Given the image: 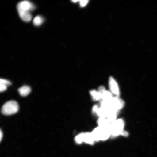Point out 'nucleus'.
Returning <instances> with one entry per match:
<instances>
[{
	"instance_id": "15",
	"label": "nucleus",
	"mask_w": 157,
	"mask_h": 157,
	"mask_svg": "<svg viewBox=\"0 0 157 157\" xmlns=\"http://www.w3.org/2000/svg\"><path fill=\"white\" fill-rule=\"evenodd\" d=\"M80 5L81 7H84L87 4L88 1H80Z\"/></svg>"
},
{
	"instance_id": "10",
	"label": "nucleus",
	"mask_w": 157,
	"mask_h": 157,
	"mask_svg": "<svg viewBox=\"0 0 157 157\" xmlns=\"http://www.w3.org/2000/svg\"><path fill=\"white\" fill-rule=\"evenodd\" d=\"M19 93L21 96L25 97L28 95L31 91L30 87L28 86H24L20 88L18 90Z\"/></svg>"
},
{
	"instance_id": "9",
	"label": "nucleus",
	"mask_w": 157,
	"mask_h": 157,
	"mask_svg": "<svg viewBox=\"0 0 157 157\" xmlns=\"http://www.w3.org/2000/svg\"><path fill=\"white\" fill-rule=\"evenodd\" d=\"M98 126L110 128L112 123L108 120L107 118L99 117L97 121Z\"/></svg>"
},
{
	"instance_id": "12",
	"label": "nucleus",
	"mask_w": 157,
	"mask_h": 157,
	"mask_svg": "<svg viewBox=\"0 0 157 157\" xmlns=\"http://www.w3.org/2000/svg\"><path fill=\"white\" fill-rule=\"evenodd\" d=\"M90 94L94 101H100L101 98V94L99 91L92 90L90 91Z\"/></svg>"
},
{
	"instance_id": "3",
	"label": "nucleus",
	"mask_w": 157,
	"mask_h": 157,
	"mask_svg": "<svg viewBox=\"0 0 157 157\" xmlns=\"http://www.w3.org/2000/svg\"><path fill=\"white\" fill-rule=\"evenodd\" d=\"M19 110V105L16 101H13L7 102L3 106L1 112L5 115H10L16 113Z\"/></svg>"
},
{
	"instance_id": "17",
	"label": "nucleus",
	"mask_w": 157,
	"mask_h": 157,
	"mask_svg": "<svg viewBox=\"0 0 157 157\" xmlns=\"http://www.w3.org/2000/svg\"><path fill=\"white\" fill-rule=\"evenodd\" d=\"M3 136V133L2 132L1 130V133H0V139H1V140H2V138Z\"/></svg>"
},
{
	"instance_id": "8",
	"label": "nucleus",
	"mask_w": 157,
	"mask_h": 157,
	"mask_svg": "<svg viewBox=\"0 0 157 157\" xmlns=\"http://www.w3.org/2000/svg\"><path fill=\"white\" fill-rule=\"evenodd\" d=\"M20 17L25 22H28L32 19V15L29 12L25 11L19 9H17Z\"/></svg>"
},
{
	"instance_id": "11",
	"label": "nucleus",
	"mask_w": 157,
	"mask_h": 157,
	"mask_svg": "<svg viewBox=\"0 0 157 157\" xmlns=\"http://www.w3.org/2000/svg\"><path fill=\"white\" fill-rule=\"evenodd\" d=\"M101 94V100H103V101H109L113 97V94L111 93V92L106 90Z\"/></svg>"
},
{
	"instance_id": "6",
	"label": "nucleus",
	"mask_w": 157,
	"mask_h": 157,
	"mask_svg": "<svg viewBox=\"0 0 157 157\" xmlns=\"http://www.w3.org/2000/svg\"><path fill=\"white\" fill-rule=\"evenodd\" d=\"M109 86L111 93L113 94L115 97H119L120 95L119 88L117 82L115 78L110 77L109 79Z\"/></svg>"
},
{
	"instance_id": "7",
	"label": "nucleus",
	"mask_w": 157,
	"mask_h": 157,
	"mask_svg": "<svg viewBox=\"0 0 157 157\" xmlns=\"http://www.w3.org/2000/svg\"><path fill=\"white\" fill-rule=\"evenodd\" d=\"M17 9L30 12L35 9V7L34 5L30 2L25 1H21L18 3Z\"/></svg>"
},
{
	"instance_id": "16",
	"label": "nucleus",
	"mask_w": 157,
	"mask_h": 157,
	"mask_svg": "<svg viewBox=\"0 0 157 157\" xmlns=\"http://www.w3.org/2000/svg\"><path fill=\"white\" fill-rule=\"evenodd\" d=\"M7 86L3 84H0V91L1 92H3L5 91L7 89Z\"/></svg>"
},
{
	"instance_id": "2",
	"label": "nucleus",
	"mask_w": 157,
	"mask_h": 157,
	"mask_svg": "<svg viewBox=\"0 0 157 157\" xmlns=\"http://www.w3.org/2000/svg\"><path fill=\"white\" fill-rule=\"evenodd\" d=\"M125 125L124 121L123 119H117L112 123L109 130L110 132L111 136L114 137L122 135V133L124 131Z\"/></svg>"
},
{
	"instance_id": "4",
	"label": "nucleus",
	"mask_w": 157,
	"mask_h": 157,
	"mask_svg": "<svg viewBox=\"0 0 157 157\" xmlns=\"http://www.w3.org/2000/svg\"><path fill=\"white\" fill-rule=\"evenodd\" d=\"M76 142L78 144H81L83 142L87 144L93 145L95 142L91 133H82L75 137Z\"/></svg>"
},
{
	"instance_id": "13",
	"label": "nucleus",
	"mask_w": 157,
	"mask_h": 157,
	"mask_svg": "<svg viewBox=\"0 0 157 157\" xmlns=\"http://www.w3.org/2000/svg\"><path fill=\"white\" fill-rule=\"evenodd\" d=\"M44 21V19L40 16H37L33 20V24L36 26H39L42 24Z\"/></svg>"
},
{
	"instance_id": "14",
	"label": "nucleus",
	"mask_w": 157,
	"mask_h": 157,
	"mask_svg": "<svg viewBox=\"0 0 157 157\" xmlns=\"http://www.w3.org/2000/svg\"><path fill=\"white\" fill-rule=\"evenodd\" d=\"M0 84H3V85L8 86L10 85L11 83L9 80L1 78L0 80Z\"/></svg>"
},
{
	"instance_id": "1",
	"label": "nucleus",
	"mask_w": 157,
	"mask_h": 157,
	"mask_svg": "<svg viewBox=\"0 0 157 157\" xmlns=\"http://www.w3.org/2000/svg\"><path fill=\"white\" fill-rule=\"evenodd\" d=\"M95 142L107 140L111 136L109 129L98 126L91 132Z\"/></svg>"
},
{
	"instance_id": "5",
	"label": "nucleus",
	"mask_w": 157,
	"mask_h": 157,
	"mask_svg": "<svg viewBox=\"0 0 157 157\" xmlns=\"http://www.w3.org/2000/svg\"><path fill=\"white\" fill-rule=\"evenodd\" d=\"M125 103L119 97H113L109 101L110 108L115 110L120 111L124 107Z\"/></svg>"
},
{
	"instance_id": "18",
	"label": "nucleus",
	"mask_w": 157,
	"mask_h": 157,
	"mask_svg": "<svg viewBox=\"0 0 157 157\" xmlns=\"http://www.w3.org/2000/svg\"><path fill=\"white\" fill-rule=\"evenodd\" d=\"M80 1H72V2H74V3H76V2H79Z\"/></svg>"
}]
</instances>
